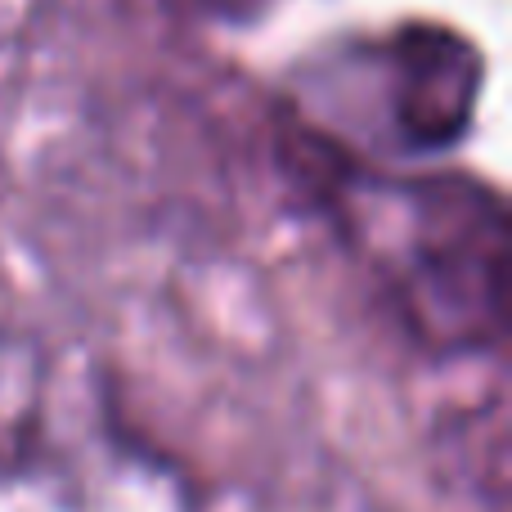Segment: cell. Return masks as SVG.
Instances as JSON below:
<instances>
[{
    "instance_id": "cell-1",
    "label": "cell",
    "mask_w": 512,
    "mask_h": 512,
    "mask_svg": "<svg viewBox=\"0 0 512 512\" xmlns=\"http://www.w3.org/2000/svg\"><path fill=\"white\" fill-rule=\"evenodd\" d=\"M315 180L427 351H481L504 333L508 216L468 176H378L310 140Z\"/></svg>"
},
{
    "instance_id": "cell-2",
    "label": "cell",
    "mask_w": 512,
    "mask_h": 512,
    "mask_svg": "<svg viewBox=\"0 0 512 512\" xmlns=\"http://www.w3.org/2000/svg\"><path fill=\"white\" fill-rule=\"evenodd\" d=\"M387 108L400 144L432 153L454 144L472 122L481 95V54L463 32L441 23H409L382 50Z\"/></svg>"
}]
</instances>
